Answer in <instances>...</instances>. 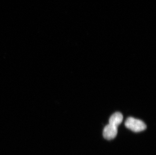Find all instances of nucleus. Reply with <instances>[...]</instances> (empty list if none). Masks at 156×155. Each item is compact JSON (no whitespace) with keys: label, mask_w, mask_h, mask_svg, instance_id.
<instances>
[{"label":"nucleus","mask_w":156,"mask_h":155,"mask_svg":"<svg viewBox=\"0 0 156 155\" xmlns=\"http://www.w3.org/2000/svg\"><path fill=\"white\" fill-rule=\"evenodd\" d=\"M125 126L135 133H139L145 130L147 126L144 122L133 117H128L125 122Z\"/></svg>","instance_id":"f257e3e1"},{"label":"nucleus","mask_w":156,"mask_h":155,"mask_svg":"<svg viewBox=\"0 0 156 155\" xmlns=\"http://www.w3.org/2000/svg\"><path fill=\"white\" fill-rule=\"evenodd\" d=\"M123 119V116L122 113L117 112L112 114L109 119V124H112L118 127V126L121 124Z\"/></svg>","instance_id":"7ed1b4c3"},{"label":"nucleus","mask_w":156,"mask_h":155,"mask_svg":"<svg viewBox=\"0 0 156 155\" xmlns=\"http://www.w3.org/2000/svg\"><path fill=\"white\" fill-rule=\"evenodd\" d=\"M118 133V127L111 124L105 126L103 130V136L108 140L113 139Z\"/></svg>","instance_id":"f03ea898"}]
</instances>
